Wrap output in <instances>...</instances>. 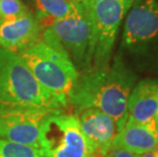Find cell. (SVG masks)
<instances>
[{"label": "cell", "mask_w": 158, "mask_h": 157, "mask_svg": "<svg viewBox=\"0 0 158 157\" xmlns=\"http://www.w3.org/2000/svg\"><path fill=\"white\" fill-rule=\"evenodd\" d=\"M135 83V73L116 57L112 65L80 73L69 104L77 113L86 108L101 110L115 121L119 131L127 121V100Z\"/></svg>", "instance_id": "cell-1"}, {"label": "cell", "mask_w": 158, "mask_h": 157, "mask_svg": "<svg viewBox=\"0 0 158 157\" xmlns=\"http://www.w3.org/2000/svg\"><path fill=\"white\" fill-rule=\"evenodd\" d=\"M42 87L61 103L69 105V98L80 72L60 42L48 27L41 39L18 52Z\"/></svg>", "instance_id": "cell-2"}, {"label": "cell", "mask_w": 158, "mask_h": 157, "mask_svg": "<svg viewBox=\"0 0 158 157\" xmlns=\"http://www.w3.org/2000/svg\"><path fill=\"white\" fill-rule=\"evenodd\" d=\"M0 107L62 109L16 52L0 47Z\"/></svg>", "instance_id": "cell-3"}, {"label": "cell", "mask_w": 158, "mask_h": 157, "mask_svg": "<svg viewBox=\"0 0 158 157\" xmlns=\"http://www.w3.org/2000/svg\"><path fill=\"white\" fill-rule=\"evenodd\" d=\"M42 157H93L92 146L81 130L76 114L58 109L43 121L38 136Z\"/></svg>", "instance_id": "cell-4"}, {"label": "cell", "mask_w": 158, "mask_h": 157, "mask_svg": "<svg viewBox=\"0 0 158 157\" xmlns=\"http://www.w3.org/2000/svg\"><path fill=\"white\" fill-rule=\"evenodd\" d=\"M134 1L135 0H83L93 28L94 53L91 68H105L109 64L120 24Z\"/></svg>", "instance_id": "cell-5"}, {"label": "cell", "mask_w": 158, "mask_h": 157, "mask_svg": "<svg viewBox=\"0 0 158 157\" xmlns=\"http://www.w3.org/2000/svg\"><path fill=\"white\" fill-rule=\"evenodd\" d=\"M123 45L158 68V0L134 1L124 22Z\"/></svg>", "instance_id": "cell-6"}, {"label": "cell", "mask_w": 158, "mask_h": 157, "mask_svg": "<svg viewBox=\"0 0 158 157\" xmlns=\"http://www.w3.org/2000/svg\"><path fill=\"white\" fill-rule=\"evenodd\" d=\"M62 47L78 68L79 72L92 68L94 53L93 28L89 12L83 0L73 14L62 19H56L48 25Z\"/></svg>", "instance_id": "cell-7"}, {"label": "cell", "mask_w": 158, "mask_h": 157, "mask_svg": "<svg viewBox=\"0 0 158 157\" xmlns=\"http://www.w3.org/2000/svg\"><path fill=\"white\" fill-rule=\"evenodd\" d=\"M55 110L58 109L0 107V138L38 149L40 126Z\"/></svg>", "instance_id": "cell-8"}, {"label": "cell", "mask_w": 158, "mask_h": 157, "mask_svg": "<svg viewBox=\"0 0 158 157\" xmlns=\"http://www.w3.org/2000/svg\"><path fill=\"white\" fill-rule=\"evenodd\" d=\"M77 114L81 130L94 153L105 156L118 132L115 121L97 108H86Z\"/></svg>", "instance_id": "cell-9"}, {"label": "cell", "mask_w": 158, "mask_h": 157, "mask_svg": "<svg viewBox=\"0 0 158 157\" xmlns=\"http://www.w3.org/2000/svg\"><path fill=\"white\" fill-rule=\"evenodd\" d=\"M41 34V22L30 11L21 18L1 22L0 47L18 53L38 42Z\"/></svg>", "instance_id": "cell-10"}, {"label": "cell", "mask_w": 158, "mask_h": 157, "mask_svg": "<svg viewBox=\"0 0 158 157\" xmlns=\"http://www.w3.org/2000/svg\"><path fill=\"white\" fill-rule=\"evenodd\" d=\"M158 108V80L144 79L134 86L127 100V121L149 123L155 121Z\"/></svg>", "instance_id": "cell-11"}, {"label": "cell", "mask_w": 158, "mask_h": 157, "mask_svg": "<svg viewBox=\"0 0 158 157\" xmlns=\"http://www.w3.org/2000/svg\"><path fill=\"white\" fill-rule=\"evenodd\" d=\"M112 146L123 148L136 155L152 151L158 146V125L127 122L117 132Z\"/></svg>", "instance_id": "cell-12"}, {"label": "cell", "mask_w": 158, "mask_h": 157, "mask_svg": "<svg viewBox=\"0 0 158 157\" xmlns=\"http://www.w3.org/2000/svg\"><path fill=\"white\" fill-rule=\"evenodd\" d=\"M80 0H35L37 18L40 22L47 21L49 25L56 19H62L73 14L79 7Z\"/></svg>", "instance_id": "cell-13"}, {"label": "cell", "mask_w": 158, "mask_h": 157, "mask_svg": "<svg viewBox=\"0 0 158 157\" xmlns=\"http://www.w3.org/2000/svg\"><path fill=\"white\" fill-rule=\"evenodd\" d=\"M0 157H42L39 150L31 146L0 138Z\"/></svg>", "instance_id": "cell-14"}, {"label": "cell", "mask_w": 158, "mask_h": 157, "mask_svg": "<svg viewBox=\"0 0 158 157\" xmlns=\"http://www.w3.org/2000/svg\"><path fill=\"white\" fill-rule=\"evenodd\" d=\"M30 12L28 6L22 0H0V19H18Z\"/></svg>", "instance_id": "cell-15"}, {"label": "cell", "mask_w": 158, "mask_h": 157, "mask_svg": "<svg viewBox=\"0 0 158 157\" xmlns=\"http://www.w3.org/2000/svg\"><path fill=\"white\" fill-rule=\"evenodd\" d=\"M105 157H138V155L134 154V153L130 151H127V150L123 148L111 146V148L106 153Z\"/></svg>", "instance_id": "cell-16"}, {"label": "cell", "mask_w": 158, "mask_h": 157, "mask_svg": "<svg viewBox=\"0 0 158 157\" xmlns=\"http://www.w3.org/2000/svg\"><path fill=\"white\" fill-rule=\"evenodd\" d=\"M138 157H158V146L155 149H153L152 151H149L147 153H144V154L138 155Z\"/></svg>", "instance_id": "cell-17"}, {"label": "cell", "mask_w": 158, "mask_h": 157, "mask_svg": "<svg viewBox=\"0 0 158 157\" xmlns=\"http://www.w3.org/2000/svg\"><path fill=\"white\" fill-rule=\"evenodd\" d=\"M155 121H156L157 125H158V108H157V114H156V118H155Z\"/></svg>", "instance_id": "cell-18"}, {"label": "cell", "mask_w": 158, "mask_h": 157, "mask_svg": "<svg viewBox=\"0 0 158 157\" xmlns=\"http://www.w3.org/2000/svg\"><path fill=\"white\" fill-rule=\"evenodd\" d=\"M0 24H1V19H0Z\"/></svg>", "instance_id": "cell-19"}]
</instances>
